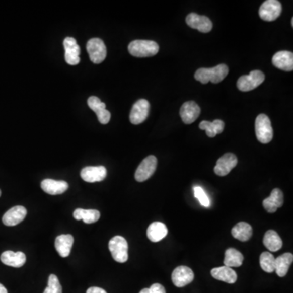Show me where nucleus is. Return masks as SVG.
Masks as SVG:
<instances>
[{"mask_svg":"<svg viewBox=\"0 0 293 293\" xmlns=\"http://www.w3.org/2000/svg\"><path fill=\"white\" fill-rule=\"evenodd\" d=\"M157 166L158 159L154 156H149L148 158H145L136 170L134 175L136 181L142 183L150 179L155 173Z\"/></svg>","mask_w":293,"mask_h":293,"instance_id":"nucleus-7","label":"nucleus"},{"mask_svg":"<svg viewBox=\"0 0 293 293\" xmlns=\"http://www.w3.org/2000/svg\"><path fill=\"white\" fill-rule=\"evenodd\" d=\"M41 187L49 195H60L68 190V184L65 181L47 179L41 183Z\"/></svg>","mask_w":293,"mask_h":293,"instance_id":"nucleus-21","label":"nucleus"},{"mask_svg":"<svg viewBox=\"0 0 293 293\" xmlns=\"http://www.w3.org/2000/svg\"><path fill=\"white\" fill-rule=\"evenodd\" d=\"M0 196H1V191H0Z\"/></svg>","mask_w":293,"mask_h":293,"instance_id":"nucleus-39","label":"nucleus"},{"mask_svg":"<svg viewBox=\"0 0 293 293\" xmlns=\"http://www.w3.org/2000/svg\"><path fill=\"white\" fill-rule=\"evenodd\" d=\"M272 63L281 70L292 71L293 54L291 51H281L274 54Z\"/></svg>","mask_w":293,"mask_h":293,"instance_id":"nucleus-18","label":"nucleus"},{"mask_svg":"<svg viewBox=\"0 0 293 293\" xmlns=\"http://www.w3.org/2000/svg\"><path fill=\"white\" fill-rule=\"evenodd\" d=\"M150 104L146 100H139L132 107L130 112V122L134 125L141 124L149 117Z\"/></svg>","mask_w":293,"mask_h":293,"instance_id":"nucleus-9","label":"nucleus"},{"mask_svg":"<svg viewBox=\"0 0 293 293\" xmlns=\"http://www.w3.org/2000/svg\"><path fill=\"white\" fill-rule=\"evenodd\" d=\"M200 114V108L194 101L184 103L181 107L180 117L185 124L193 123Z\"/></svg>","mask_w":293,"mask_h":293,"instance_id":"nucleus-17","label":"nucleus"},{"mask_svg":"<svg viewBox=\"0 0 293 293\" xmlns=\"http://www.w3.org/2000/svg\"><path fill=\"white\" fill-rule=\"evenodd\" d=\"M282 13V5L277 0H267L261 5L259 16L265 22H274Z\"/></svg>","mask_w":293,"mask_h":293,"instance_id":"nucleus-8","label":"nucleus"},{"mask_svg":"<svg viewBox=\"0 0 293 293\" xmlns=\"http://www.w3.org/2000/svg\"><path fill=\"white\" fill-rule=\"evenodd\" d=\"M255 131L257 140L261 143H269L273 138V129L271 122L266 114L257 116L255 121Z\"/></svg>","mask_w":293,"mask_h":293,"instance_id":"nucleus-3","label":"nucleus"},{"mask_svg":"<svg viewBox=\"0 0 293 293\" xmlns=\"http://www.w3.org/2000/svg\"><path fill=\"white\" fill-rule=\"evenodd\" d=\"M194 195H195V197L199 200L202 206L206 207V208L209 207L210 200L208 199V195L202 187H194Z\"/></svg>","mask_w":293,"mask_h":293,"instance_id":"nucleus-33","label":"nucleus"},{"mask_svg":"<svg viewBox=\"0 0 293 293\" xmlns=\"http://www.w3.org/2000/svg\"><path fill=\"white\" fill-rule=\"evenodd\" d=\"M171 278L176 287H183L194 280V273L191 268L180 266L173 271Z\"/></svg>","mask_w":293,"mask_h":293,"instance_id":"nucleus-12","label":"nucleus"},{"mask_svg":"<svg viewBox=\"0 0 293 293\" xmlns=\"http://www.w3.org/2000/svg\"><path fill=\"white\" fill-rule=\"evenodd\" d=\"M27 214V210L25 207L17 205L13 207L5 212L3 217V223L8 227H14L22 223Z\"/></svg>","mask_w":293,"mask_h":293,"instance_id":"nucleus-16","label":"nucleus"},{"mask_svg":"<svg viewBox=\"0 0 293 293\" xmlns=\"http://www.w3.org/2000/svg\"><path fill=\"white\" fill-rule=\"evenodd\" d=\"M90 109L93 110L97 115L98 120L103 125L109 123L111 118V113L107 110L106 105L96 96H91L87 100Z\"/></svg>","mask_w":293,"mask_h":293,"instance_id":"nucleus-13","label":"nucleus"},{"mask_svg":"<svg viewBox=\"0 0 293 293\" xmlns=\"http://www.w3.org/2000/svg\"><path fill=\"white\" fill-rule=\"evenodd\" d=\"M0 260L6 266L20 268L26 263V256L22 252L14 253L13 251H5L0 257Z\"/></svg>","mask_w":293,"mask_h":293,"instance_id":"nucleus-20","label":"nucleus"},{"mask_svg":"<svg viewBox=\"0 0 293 293\" xmlns=\"http://www.w3.org/2000/svg\"><path fill=\"white\" fill-rule=\"evenodd\" d=\"M87 51L89 54L90 59L95 64L102 63L107 55L106 46L104 41L100 38H94L90 39L87 43Z\"/></svg>","mask_w":293,"mask_h":293,"instance_id":"nucleus-6","label":"nucleus"},{"mask_svg":"<svg viewBox=\"0 0 293 293\" xmlns=\"http://www.w3.org/2000/svg\"><path fill=\"white\" fill-rule=\"evenodd\" d=\"M229 68L228 65L222 64L211 68H199L195 74V79L203 84H207L208 82L218 83L223 81L228 76Z\"/></svg>","mask_w":293,"mask_h":293,"instance_id":"nucleus-1","label":"nucleus"},{"mask_svg":"<svg viewBox=\"0 0 293 293\" xmlns=\"http://www.w3.org/2000/svg\"><path fill=\"white\" fill-rule=\"evenodd\" d=\"M225 124L222 120H215L210 122L208 121H203L200 122V129L206 131L207 135L209 138H213L217 134H221L224 130Z\"/></svg>","mask_w":293,"mask_h":293,"instance_id":"nucleus-29","label":"nucleus"},{"mask_svg":"<svg viewBox=\"0 0 293 293\" xmlns=\"http://www.w3.org/2000/svg\"><path fill=\"white\" fill-rule=\"evenodd\" d=\"M72 215L76 220H83L87 224L96 223L100 217V212L96 209L77 208Z\"/></svg>","mask_w":293,"mask_h":293,"instance_id":"nucleus-28","label":"nucleus"},{"mask_svg":"<svg viewBox=\"0 0 293 293\" xmlns=\"http://www.w3.org/2000/svg\"><path fill=\"white\" fill-rule=\"evenodd\" d=\"M186 22L190 27L202 33L210 32L212 29V23L209 18L198 15L196 13H190L186 18Z\"/></svg>","mask_w":293,"mask_h":293,"instance_id":"nucleus-14","label":"nucleus"},{"mask_svg":"<svg viewBox=\"0 0 293 293\" xmlns=\"http://www.w3.org/2000/svg\"><path fill=\"white\" fill-rule=\"evenodd\" d=\"M293 261V255L291 253H283L282 255L275 258L274 262V271L278 276L284 277L288 272L289 268Z\"/></svg>","mask_w":293,"mask_h":293,"instance_id":"nucleus-25","label":"nucleus"},{"mask_svg":"<svg viewBox=\"0 0 293 293\" xmlns=\"http://www.w3.org/2000/svg\"><path fill=\"white\" fill-rule=\"evenodd\" d=\"M128 50L135 57H150L158 53L159 46L154 41L134 40L129 44Z\"/></svg>","mask_w":293,"mask_h":293,"instance_id":"nucleus-2","label":"nucleus"},{"mask_svg":"<svg viewBox=\"0 0 293 293\" xmlns=\"http://www.w3.org/2000/svg\"><path fill=\"white\" fill-rule=\"evenodd\" d=\"M64 47L65 50V61L70 65H77L80 62V52L81 49L79 47L75 38L67 37L64 40Z\"/></svg>","mask_w":293,"mask_h":293,"instance_id":"nucleus-11","label":"nucleus"},{"mask_svg":"<svg viewBox=\"0 0 293 293\" xmlns=\"http://www.w3.org/2000/svg\"><path fill=\"white\" fill-rule=\"evenodd\" d=\"M263 244L266 249L270 252H277L280 250L282 247V239L278 236V234L273 230H270L265 234Z\"/></svg>","mask_w":293,"mask_h":293,"instance_id":"nucleus-27","label":"nucleus"},{"mask_svg":"<svg viewBox=\"0 0 293 293\" xmlns=\"http://www.w3.org/2000/svg\"><path fill=\"white\" fill-rule=\"evenodd\" d=\"M244 261V256L238 250L231 248L225 252V258L223 263L228 267H240Z\"/></svg>","mask_w":293,"mask_h":293,"instance_id":"nucleus-30","label":"nucleus"},{"mask_svg":"<svg viewBox=\"0 0 293 293\" xmlns=\"http://www.w3.org/2000/svg\"><path fill=\"white\" fill-rule=\"evenodd\" d=\"M167 235H168V229L166 228V226L161 222L152 223L146 230V236L152 242H159Z\"/></svg>","mask_w":293,"mask_h":293,"instance_id":"nucleus-23","label":"nucleus"},{"mask_svg":"<svg viewBox=\"0 0 293 293\" xmlns=\"http://www.w3.org/2000/svg\"><path fill=\"white\" fill-rule=\"evenodd\" d=\"M265 80V75L260 70H253L249 75L240 77L237 81V87L241 92H250L259 87Z\"/></svg>","mask_w":293,"mask_h":293,"instance_id":"nucleus-5","label":"nucleus"},{"mask_svg":"<svg viewBox=\"0 0 293 293\" xmlns=\"http://www.w3.org/2000/svg\"><path fill=\"white\" fill-rule=\"evenodd\" d=\"M262 204L268 212L274 213L276 212L277 209L283 204V193L282 191L278 188L273 190L270 196L263 200Z\"/></svg>","mask_w":293,"mask_h":293,"instance_id":"nucleus-19","label":"nucleus"},{"mask_svg":"<svg viewBox=\"0 0 293 293\" xmlns=\"http://www.w3.org/2000/svg\"><path fill=\"white\" fill-rule=\"evenodd\" d=\"M109 249L115 261L125 263L128 260V243L122 236H115L111 239Z\"/></svg>","mask_w":293,"mask_h":293,"instance_id":"nucleus-4","label":"nucleus"},{"mask_svg":"<svg viewBox=\"0 0 293 293\" xmlns=\"http://www.w3.org/2000/svg\"><path fill=\"white\" fill-rule=\"evenodd\" d=\"M139 293H149V288L142 289V291H140Z\"/></svg>","mask_w":293,"mask_h":293,"instance_id":"nucleus-37","label":"nucleus"},{"mask_svg":"<svg viewBox=\"0 0 293 293\" xmlns=\"http://www.w3.org/2000/svg\"><path fill=\"white\" fill-rule=\"evenodd\" d=\"M43 293H62V287L57 276L51 274L48 278V285Z\"/></svg>","mask_w":293,"mask_h":293,"instance_id":"nucleus-32","label":"nucleus"},{"mask_svg":"<svg viewBox=\"0 0 293 293\" xmlns=\"http://www.w3.org/2000/svg\"><path fill=\"white\" fill-rule=\"evenodd\" d=\"M81 177L87 183L101 182L107 177V170L104 166H87L82 170Z\"/></svg>","mask_w":293,"mask_h":293,"instance_id":"nucleus-15","label":"nucleus"},{"mask_svg":"<svg viewBox=\"0 0 293 293\" xmlns=\"http://www.w3.org/2000/svg\"><path fill=\"white\" fill-rule=\"evenodd\" d=\"M87 293H107V291L101 287H92L88 288Z\"/></svg>","mask_w":293,"mask_h":293,"instance_id":"nucleus-35","label":"nucleus"},{"mask_svg":"<svg viewBox=\"0 0 293 293\" xmlns=\"http://www.w3.org/2000/svg\"><path fill=\"white\" fill-rule=\"evenodd\" d=\"M0 293H8V291H7V289L5 288V286L1 284V283H0Z\"/></svg>","mask_w":293,"mask_h":293,"instance_id":"nucleus-36","label":"nucleus"},{"mask_svg":"<svg viewBox=\"0 0 293 293\" xmlns=\"http://www.w3.org/2000/svg\"><path fill=\"white\" fill-rule=\"evenodd\" d=\"M149 293H166V291L162 284L154 283L149 287Z\"/></svg>","mask_w":293,"mask_h":293,"instance_id":"nucleus-34","label":"nucleus"},{"mask_svg":"<svg viewBox=\"0 0 293 293\" xmlns=\"http://www.w3.org/2000/svg\"><path fill=\"white\" fill-rule=\"evenodd\" d=\"M211 275L215 279L228 282L230 284L235 283L237 280V274H236V271L232 270V268L225 266L213 268L211 270Z\"/></svg>","mask_w":293,"mask_h":293,"instance_id":"nucleus-24","label":"nucleus"},{"mask_svg":"<svg viewBox=\"0 0 293 293\" xmlns=\"http://www.w3.org/2000/svg\"><path fill=\"white\" fill-rule=\"evenodd\" d=\"M274 262L275 257L269 252H264L260 256V265L264 271L272 273L274 271Z\"/></svg>","mask_w":293,"mask_h":293,"instance_id":"nucleus-31","label":"nucleus"},{"mask_svg":"<svg viewBox=\"0 0 293 293\" xmlns=\"http://www.w3.org/2000/svg\"><path fill=\"white\" fill-rule=\"evenodd\" d=\"M232 235L236 240L245 242L250 240L253 236V228L249 223L240 222L237 223L232 230Z\"/></svg>","mask_w":293,"mask_h":293,"instance_id":"nucleus-26","label":"nucleus"},{"mask_svg":"<svg viewBox=\"0 0 293 293\" xmlns=\"http://www.w3.org/2000/svg\"><path fill=\"white\" fill-rule=\"evenodd\" d=\"M238 163V159L233 153H226L217 160V165L214 167L215 174L218 176L228 175Z\"/></svg>","mask_w":293,"mask_h":293,"instance_id":"nucleus-10","label":"nucleus"},{"mask_svg":"<svg viewBox=\"0 0 293 293\" xmlns=\"http://www.w3.org/2000/svg\"><path fill=\"white\" fill-rule=\"evenodd\" d=\"M75 239L72 235H60L55 239V247L59 255L61 257H67L70 254Z\"/></svg>","mask_w":293,"mask_h":293,"instance_id":"nucleus-22","label":"nucleus"},{"mask_svg":"<svg viewBox=\"0 0 293 293\" xmlns=\"http://www.w3.org/2000/svg\"><path fill=\"white\" fill-rule=\"evenodd\" d=\"M291 26H293V18H291Z\"/></svg>","mask_w":293,"mask_h":293,"instance_id":"nucleus-38","label":"nucleus"}]
</instances>
